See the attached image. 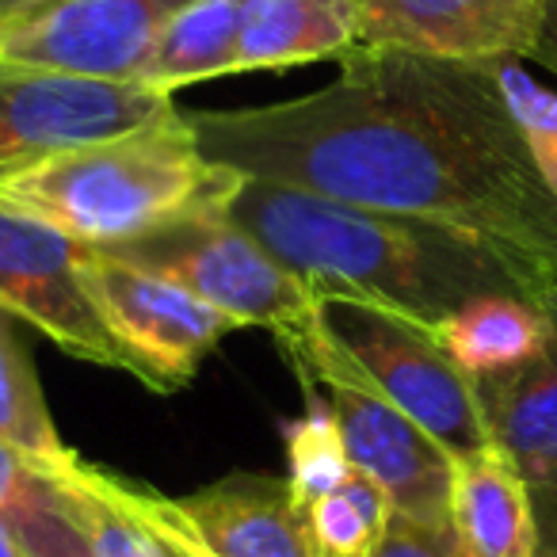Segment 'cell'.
Wrapping results in <instances>:
<instances>
[{
  "label": "cell",
  "instance_id": "5b68a950",
  "mask_svg": "<svg viewBox=\"0 0 557 557\" xmlns=\"http://www.w3.org/2000/svg\"><path fill=\"white\" fill-rule=\"evenodd\" d=\"M222 202L191 210L161 230L119 240L100 252L169 278L187 295L230 313L233 321H240V329L260 325L271 329L278 344L290 341L318 318V295L260 240L230 222Z\"/></svg>",
  "mask_w": 557,
  "mask_h": 557
},
{
  "label": "cell",
  "instance_id": "cb8c5ba5",
  "mask_svg": "<svg viewBox=\"0 0 557 557\" xmlns=\"http://www.w3.org/2000/svg\"><path fill=\"white\" fill-rule=\"evenodd\" d=\"M371 557H466V549L455 534V523L428 527L394 511L386 523V534H382L379 549Z\"/></svg>",
  "mask_w": 557,
  "mask_h": 557
},
{
  "label": "cell",
  "instance_id": "7a4b0ae2",
  "mask_svg": "<svg viewBox=\"0 0 557 557\" xmlns=\"http://www.w3.org/2000/svg\"><path fill=\"white\" fill-rule=\"evenodd\" d=\"M222 210L283 268L306 278L318 298H356L432 333L473 298H542L557 287L478 233L351 207L302 187L240 176Z\"/></svg>",
  "mask_w": 557,
  "mask_h": 557
},
{
  "label": "cell",
  "instance_id": "ac0fdd59",
  "mask_svg": "<svg viewBox=\"0 0 557 557\" xmlns=\"http://www.w3.org/2000/svg\"><path fill=\"white\" fill-rule=\"evenodd\" d=\"M54 470L92 557H169V546L146 519L131 481L111 478L77 455L54 462Z\"/></svg>",
  "mask_w": 557,
  "mask_h": 557
},
{
  "label": "cell",
  "instance_id": "d6986e66",
  "mask_svg": "<svg viewBox=\"0 0 557 557\" xmlns=\"http://www.w3.org/2000/svg\"><path fill=\"white\" fill-rule=\"evenodd\" d=\"M240 0H195L169 20L141 81L161 92L237 73Z\"/></svg>",
  "mask_w": 557,
  "mask_h": 557
},
{
  "label": "cell",
  "instance_id": "3957f363",
  "mask_svg": "<svg viewBox=\"0 0 557 557\" xmlns=\"http://www.w3.org/2000/svg\"><path fill=\"white\" fill-rule=\"evenodd\" d=\"M237 184L240 172L210 161L176 108L131 134L70 149L0 180V195L81 245L108 248L191 210L218 207Z\"/></svg>",
  "mask_w": 557,
  "mask_h": 557
},
{
  "label": "cell",
  "instance_id": "30bf717a",
  "mask_svg": "<svg viewBox=\"0 0 557 557\" xmlns=\"http://www.w3.org/2000/svg\"><path fill=\"white\" fill-rule=\"evenodd\" d=\"M134 493L149 523L195 557H318L287 478L230 473L180 500L138 485Z\"/></svg>",
  "mask_w": 557,
  "mask_h": 557
},
{
  "label": "cell",
  "instance_id": "603a6c76",
  "mask_svg": "<svg viewBox=\"0 0 557 557\" xmlns=\"http://www.w3.org/2000/svg\"><path fill=\"white\" fill-rule=\"evenodd\" d=\"M493 65L504 96H508L511 115H516L519 131L527 138V149H531L534 164H539V176L557 195V96L549 88H542L519 65V58H496Z\"/></svg>",
  "mask_w": 557,
  "mask_h": 557
},
{
  "label": "cell",
  "instance_id": "ffe728a7",
  "mask_svg": "<svg viewBox=\"0 0 557 557\" xmlns=\"http://www.w3.org/2000/svg\"><path fill=\"white\" fill-rule=\"evenodd\" d=\"M0 443L24 450L39 462H62L73 455L58 440L39 374H35L32 348L20 336V318L4 306H0Z\"/></svg>",
  "mask_w": 557,
  "mask_h": 557
},
{
  "label": "cell",
  "instance_id": "9c48e42d",
  "mask_svg": "<svg viewBox=\"0 0 557 557\" xmlns=\"http://www.w3.org/2000/svg\"><path fill=\"white\" fill-rule=\"evenodd\" d=\"M306 389L325 397L351 470L379 481L394 511L428 527H450L455 455L440 440L351 374L329 371Z\"/></svg>",
  "mask_w": 557,
  "mask_h": 557
},
{
  "label": "cell",
  "instance_id": "ba28073f",
  "mask_svg": "<svg viewBox=\"0 0 557 557\" xmlns=\"http://www.w3.org/2000/svg\"><path fill=\"white\" fill-rule=\"evenodd\" d=\"M85 283L108 329L146 371V386L172 394L187 386L202 356L218 348L240 321L161 275H149L100 248H85Z\"/></svg>",
  "mask_w": 557,
  "mask_h": 557
},
{
  "label": "cell",
  "instance_id": "277c9868",
  "mask_svg": "<svg viewBox=\"0 0 557 557\" xmlns=\"http://www.w3.org/2000/svg\"><path fill=\"white\" fill-rule=\"evenodd\" d=\"M278 348L287 351L302 386L329 371L351 374L417 420L455 458L493 447L478 386L458 371L432 329L401 313L321 295L318 318Z\"/></svg>",
  "mask_w": 557,
  "mask_h": 557
},
{
  "label": "cell",
  "instance_id": "4fadbf2b",
  "mask_svg": "<svg viewBox=\"0 0 557 557\" xmlns=\"http://www.w3.org/2000/svg\"><path fill=\"white\" fill-rule=\"evenodd\" d=\"M546 306L554 318L546 348L500 379L473 382L493 443L531 488L542 531L557 527V287Z\"/></svg>",
  "mask_w": 557,
  "mask_h": 557
},
{
  "label": "cell",
  "instance_id": "6da1fadb",
  "mask_svg": "<svg viewBox=\"0 0 557 557\" xmlns=\"http://www.w3.org/2000/svg\"><path fill=\"white\" fill-rule=\"evenodd\" d=\"M184 115L240 176L478 233L557 283V195L493 62L356 47L310 96Z\"/></svg>",
  "mask_w": 557,
  "mask_h": 557
},
{
  "label": "cell",
  "instance_id": "f1b7e54d",
  "mask_svg": "<svg viewBox=\"0 0 557 557\" xmlns=\"http://www.w3.org/2000/svg\"><path fill=\"white\" fill-rule=\"evenodd\" d=\"M157 534H161V539H164V546H169V557H195L191 549H184V546H180V542H172L164 531H157Z\"/></svg>",
  "mask_w": 557,
  "mask_h": 557
},
{
  "label": "cell",
  "instance_id": "83f0119b",
  "mask_svg": "<svg viewBox=\"0 0 557 557\" xmlns=\"http://www.w3.org/2000/svg\"><path fill=\"white\" fill-rule=\"evenodd\" d=\"M539 557H557V527L542 531V549H539Z\"/></svg>",
  "mask_w": 557,
  "mask_h": 557
},
{
  "label": "cell",
  "instance_id": "7402d4cb",
  "mask_svg": "<svg viewBox=\"0 0 557 557\" xmlns=\"http://www.w3.org/2000/svg\"><path fill=\"white\" fill-rule=\"evenodd\" d=\"M306 394H310V412L290 420L287 432H283V440H287V462H290L287 481L302 508L318 500V496L333 493L351 473L341 428H336L325 397L318 389H306Z\"/></svg>",
  "mask_w": 557,
  "mask_h": 557
},
{
  "label": "cell",
  "instance_id": "4316f807",
  "mask_svg": "<svg viewBox=\"0 0 557 557\" xmlns=\"http://www.w3.org/2000/svg\"><path fill=\"white\" fill-rule=\"evenodd\" d=\"M0 557H32V554H27V549L20 546V542L12 539V534L4 531V527H0Z\"/></svg>",
  "mask_w": 557,
  "mask_h": 557
},
{
  "label": "cell",
  "instance_id": "7c38bea8",
  "mask_svg": "<svg viewBox=\"0 0 557 557\" xmlns=\"http://www.w3.org/2000/svg\"><path fill=\"white\" fill-rule=\"evenodd\" d=\"M359 47L450 62L531 58L539 0H356Z\"/></svg>",
  "mask_w": 557,
  "mask_h": 557
},
{
  "label": "cell",
  "instance_id": "44dd1931",
  "mask_svg": "<svg viewBox=\"0 0 557 557\" xmlns=\"http://www.w3.org/2000/svg\"><path fill=\"white\" fill-rule=\"evenodd\" d=\"M394 504L379 481L351 470L333 493L306 504V523L318 557H371L379 549Z\"/></svg>",
  "mask_w": 557,
  "mask_h": 557
},
{
  "label": "cell",
  "instance_id": "d4e9b609",
  "mask_svg": "<svg viewBox=\"0 0 557 557\" xmlns=\"http://www.w3.org/2000/svg\"><path fill=\"white\" fill-rule=\"evenodd\" d=\"M539 47H534L531 58L557 73V0H539Z\"/></svg>",
  "mask_w": 557,
  "mask_h": 557
},
{
  "label": "cell",
  "instance_id": "484cf974",
  "mask_svg": "<svg viewBox=\"0 0 557 557\" xmlns=\"http://www.w3.org/2000/svg\"><path fill=\"white\" fill-rule=\"evenodd\" d=\"M70 0H0V27L9 24H20V20H32L39 12H50V9H62Z\"/></svg>",
  "mask_w": 557,
  "mask_h": 557
},
{
  "label": "cell",
  "instance_id": "9a60e30c",
  "mask_svg": "<svg viewBox=\"0 0 557 557\" xmlns=\"http://www.w3.org/2000/svg\"><path fill=\"white\" fill-rule=\"evenodd\" d=\"M359 47L356 0H240L237 73L290 70Z\"/></svg>",
  "mask_w": 557,
  "mask_h": 557
},
{
  "label": "cell",
  "instance_id": "5bb4252c",
  "mask_svg": "<svg viewBox=\"0 0 557 557\" xmlns=\"http://www.w3.org/2000/svg\"><path fill=\"white\" fill-rule=\"evenodd\" d=\"M450 523L466 557H539L542 549L534 496L496 443L455 458Z\"/></svg>",
  "mask_w": 557,
  "mask_h": 557
},
{
  "label": "cell",
  "instance_id": "8992f818",
  "mask_svg": "<svg viewBox=\"0 0 557 557\" xmlns=\"http://www.w3.org/2000/svg\"><path fill=\"white\" fill-rule=\"evenodd\" d=\"M176 111L146 81H100L0 62V180Z\"/></svg>",
  "mask_w": 557,
  "mask_h": 557
},
{
  "label": "cell",
  "instance_id": "e0dca14e",
  "mask_svg": "<svg viewBox=\"0 0 557 557\" xmlns=\"http://www.w3.org/2000/svg\"><path fill=\"white\" fill-rule=\"evenodd\" d=\"M0 527L32 557H92L54 462L0 443Z\"/></svg>",
  "mask_w": 557,
  "mask_h": 557
},
{
  "label": "cell",
  "instance_id": "8fae6325",
  "mask_svg": "<svg viewBox=\"0 0 557 557\" xmlns=\"http://www.w3.org/2000/svg\"><path fill=\"white\" fill-rule=\"evenodd\" d=\"M187 4L195 0H70L62 9L0 27V62L100 81H141L161 32Z\"/></svg>",
  "mask_w": 557,
  "mask_h": 557
},
{
  "label": "cell",
  "instance_id": "2e32d148",
  "mask_svg": "<svg viewBox=\"0 0 557 557\" xmlns=\"http://www.w3.org/2000/svg\"><path fill=\"white\" fill-rule=\"evenodd\" d=\"M546 295L473 298L435 329V341L470 382L500 379V374L531 363L549 344L554 318H549Z\"/></svg>",
  "mask_w": 557,
  "mask_h": 557
},
{
  "label": "cell",
  "instance_id": "52a82bcc",
  "mask_svg": "<svg viewBox=\"0 0 557 557\" xmlns=\"http://www.w3.org/2000/svg\"><path fill=\"white\" fill-rule=\"evenodd\" d=\"M85 248L47 218L0 195V306L70 356L146 382L141 363L108 329L88 290Z\"/></svg>",
  "mask_w": 557,
  "mask_h": 557
}]
</instances>
